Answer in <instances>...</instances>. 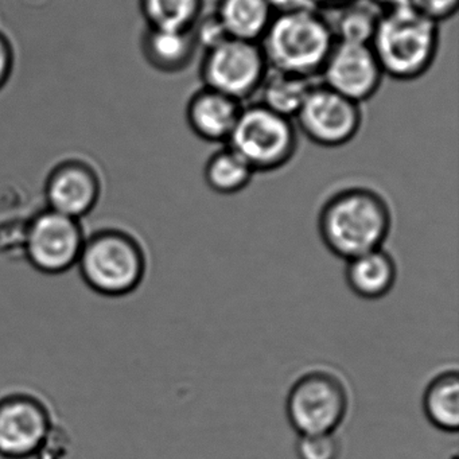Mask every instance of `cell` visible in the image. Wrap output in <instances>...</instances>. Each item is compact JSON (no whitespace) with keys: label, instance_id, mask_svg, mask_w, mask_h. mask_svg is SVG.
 Returning a JSON list of instances; mask_svg holds the SVG:
<instances>
[{"label":"cell","instance_id":"ffe728a7","mask_svg":"<svg viewBox=\"0 0 459 459\" xmlns=\"http://www.w3.org/2000/svg\"><path fill=\"white\" fill-rule=\"evenodd\" d=\"M254 169L230 146L209 158L204 170L206 185L217 195H238L251 184Z\"/></svg>","mask_w":459,"mask_h":459},{"label":"cell","instance_id":"30bf717a","mask_svg":"<svg viewBox=\"0 0 459 459\" xmlns=\"http://www.w3.org/2000/svg\"><path fill=\"white\" fill-rule=\"evenodd\" d=\"M319 77L330 90L361 104L377 93L385 76L370 45L334 42Z\"/></svg>","mask_w":459,"mask_h":459},{"label":"cell","instance_id":"9a60e30c","mask_svg":"<svg viewBox=\"0 0 459 459\" xmlns=\"http://www.w3.org/2000/svg\"><path fill=\"white\" fill-rule=\"evenodd\" d=\"M198 47L192 29L147 28L142 37V53L150 66L162 74H178L189 66Z\"/></svg>","mask_w":459,"mask_h":459},{"label":"cell","instance_id":"d6986e66","mask_svg":"<svg viewBox=\"0 0 459 459\" xmlns=\"http://www.w3.org/2000/svg\"><path fill=\"white\" fill-rule=\"evenodd\" d=\"M316 84V80L268 68L259 90L262 92L260 103L292 120Z\"/></svg>","mask_w":459,"mask_h":459},{"label":"cell","instance_id":"277c9868","mask_svg":"<svg viewBox=\"0 0 459 459\" xmlns=\"http://www.w3.org/2000/svg\"><path fill=\"white\" fill-rule=\"evenodd\" d=\"M227 146L235 150L255 173H270L286 166L298 149L297 130L289 117L262 103L243 107Z\"/></svg>","mask_w":459,"mask_h":459},{"label":"cell","instance_id":"5b68a950","mask_svg":"<svg viewBox=\"0 0 459 459\" xmlns=\"http://www.w3.org/2000/svg\"><path fill=\"white\" fill-rule=\"evenodd\" d=\"M349 391L342 378L326 369L307 370L286 397V415L298 435L334 434L349 411Z\"/></svg>","mask_w":459,"mask_h":459},{"label":"cell","instance_id":"44dd1931","mask_svg":"<svg viewBox=\"0 0 459 459\" xmlns=\"http://www.w3.org/2000/svg\"><path fill=\"white\" fill-rule=\"evenodd\" d=\"M149 28L190 30L203 15L204 0H139Z\"/></svg>","mask_w":459,"mask_h":459},{"label":"cell","instance_id":"52a82bcc","mask_svg":"<svg viewBox=\"0 0 459 459\" xmlns=\"http://www.w3.org/2000/svg\"><path fill=\"white\" fill-rule=\"evenodd\" d=\"M267 71L259 42L228 39L205 52L200 74L204 87L243 103L259 92Z\"/></svg>","mask_w":459,"mask_h":459},{"label":"cell","instance_id":"9c48e42d","mask_svg":"<svg viewBox=\"0 0 459 459\" xmlns=\"http://www.w3.org/2000/svg\"><path fill=\"white\" fill-rule=\"evenodd\" d=\"M23 244L31 264L45 273L68 270L79 260L84 247L77 220L52 209L31 220Z\"/></svg>","mask_w":459,"mask_h":459},{"label":"cell","instance_id":"7a4b0ae2","mask_svg":"<svg viewBox=\"0 0 459 459\" xmlns=\"http://www.w3.org/2000/svg\"><path fill=\"white\" fill-rule=\"evenodd\" d=\"M370 48L384 76L413 82L429 72L439 49V23L410 4L383 10Z\"/></svg>","mask_w":459,"mask_h":459},{"label":"cell","instance_id":"4316f807","mask_svg":"<svg viewBox=\"0 0 459 459\" xmlns=\"http://www.w3.org/2000/svg\"><path fill=\"white\" fill-rule=\"evenodd\" d=\"M318 10L333 9V7L342 6L351 0H316Z\"/></svg>","mask_w":459,"mask_h":459},{"label":"cell","instance_id":"ac0fdd59","mask_svg":"<svg viewBox=\"0 0 459 459\" xmlns=\"http://www.w3.org/2000/svg\"><path fill=\"white\" fill-rule=\"evenodd\" d=\"M230 39L260 42L273 18L267 0H220L216 10Z\"/></svg>","mask_w":459,"mask_h":459},{"label":"cell","instance_id":"8992f818","mask_svg":"<svg viewBox=\"0 0 459 459\" xmlns=\"http://www.w3.org/2000/svg\"><path fill=\"white\" fill-rule=\"evenodd\" d=\"M82 275L96 290L108 295L133 291L144 275L143 254L135 241L117 233L96 236L80 254Z\"/></svg>","mask_w":459,"mask_h":459},{"label":"cell","instance_id":"83f0119b","mask_svg":"<svg viewBox=\"0 0 459 459\" xmlns=\"http://www.w3.org/2000/svg\"><path fill=\"white\" fill-rule=\"evenodd\" d=\"M373 4H377L380 9H391V7L403 6L408 4V0H370Z\"/></svg>","mask_w":459,"mask_h":459},{"label":"cell","instance_id":"2e32d148","mask_svg":"<svg viewBox=\"0 0 459 459\" xmlns=\"http://www.w3.org/2000/svg\"><path fill=\"white\" fill-rule=\"evenodd\" d=\"M335 42L369 45L383 9L370 0H351L342 6L319 10Z\"/></svg>","mask_w":459,"mask_h":459},{"label":"cell","instance_id":"7c38bea8","mask_svg":"<svg viewBox=\"0 0 459 459\" xmlns=\"http://www.w3.org/2000/svg\"><path fill=\"white\" fill-rule=\"evenodd\" d=\"M100 184L95 170L82 160H66L50 173L47 197L50 209L72 219L87 214L95 205Z\"/></svg>","mask_w":459,"mask_h":459},{"label":"cell","instance_id":"7402d4cb","mask_svg":"<svg viewBox=\"0 0 459 459\" xmlns=\"http://www.w3.org/2000/svg\"><path fill=\"white\" fill-rule=\"evenodd\" d=\"M340 442L334 434L299 435L297 455L299 459H338Z\"/></svg>","mask_w":459,"mask_h":459},{"label":"cell","instance_id":"603a6c76","mask_svg":"<svg viewBox=\"0 0 459 459\" xmlns=\"http://www.w3.org/2000/svg\"><path fill=\"white\" fill-rule=\"evenodd\" d=\"M192 31L195 44L198 48H203L205 52L214 49L230 39L216 13L201 15L195 25L193 26Z\"/></svg>","mask_w":459,"mask_h":459},{"label":"cell","instance_id":"484cf974","mask_svg":"<svg viewBox=\"0 0 459 459\" xmlns=\"http://www.w3.org/2000/svg\"><path fill=\"white\" fill-rule=\"evenodd\" d=\"M267 4H270L273 14L318 10L316 0H267Z\"/></svg>","mask_w":459,"mask_h":459},{"label":"cell","instance_id":"d4e9b609","mask_svg":"<svg viewBox=\"0 0 459 459\" xmlns=\"http://www.w3.org/2000/svg\"><path fill=\"white\" fill-rule=\"evenodd\" d=\"M14 66V50L9 39L0 33V90L7 84Z\"/></svg>","mask_w":459,"mask_h":459},{"label":"cell","instance_id":"ba28073f","mask_svg":"<svg viewBox=\"0 0 459 459\" xmlns=\"http://www.w3.org/2000/svg\"><path fill=\"white\" fill-rule=\"evenodd\" d=\"M294 119L313 143L340 147L353 141L359 134L362 125L361 104L318 82Z\"/></svg>","mask_w":459,"mask_h":459},{"label":"cell","instance_id":"e0dca14e","mask_svg":"<svg viewBox=\"0 0 459 459\" xmlns=\"http://www.w3.org/2000/svg\"><path fill=\"white\" fill-rule=\"evenodd\" d=\"M427 420L445 432L459 429V375L456 369H446L429 380L421 397Z\"/></svg>","mask_w":459,"mask_h":459},{"label":"cell","instance_id":"5bb4252c","mask_svg":"<svg viewBox=\"0 0 459 459\" xmlns=\"http://www.w3.org/2000/svg\"><path fill=\"white\" fill-rule=\"evenodd\" d=\"M345 279L351 291L361 299H381L396 284V260L384 248L367 252L346 262Z\"/></svg>","mask_w":459,"mask_h":459},{"label":"cell","instance_id":"6da1fadb","mask_svg":"<svg viewBox=\"0 0 459 459\" xmlns=\"http://www.w3.org/2000/svg\"><path fill=\"white\" fill-rule=\"evenodd\" d=\"M392 230L388 201L369 187L354 186L327 198L318 214L322 243L348 260L383 248Z\"/></svg>","mask_w":459,"mask_h":459},{"label":"cell","instance_id":"cb8c5ba5","mask_svg":"<svg viewBox=\"0 0 459 459\" xmlns=\"http://www.w3.org/2000/svg\"><path fill=\"white\" fill-rule=\"evenodd\" d=\"M408 4L424 17L440 23L455 15L459 0H408Z\"/></svg>","mask_w":459,"mask_h":459},{"label":"cell","instance_id":"8fae6325","mask_svg":"<svg viewBox=\"0 0 459 459\" xmlns=\"http://www.w3.org/2000/svg\"><path fill=\"white\" fill-rule=\"evenodd\" d=\"M49 435V416L36 400L13 397L0 403V455L9 459L37 455Z\"/></svg>","mask_w":459,"mask_h":459},{"label":"cell","instance_id":"3957f363","mask_svg":"<svg viewBox=\"0 0 459 459\" xmlns=\"http://www.w3.org/2000/svg\"><path fill=\"white\" fill-rule=\"evenodd\" d=\"M334 42L326 20L316 10L273 15L259 44L268 68L316 80Z\"/></svg>","mask_w":459,"mask_h":459},{"label":"cell","instance_id":"4fadbf2b","mask_svg":"<svg viewBox=\"0 0 459 459\" xmlns=\"http://www.w3.org/2000/svg\"><path fill=\"white\" fill-rule=\"evenodd\" d=\"M241 109L243 104L240 101L204 87L187 103V125L203 141L228 143Z\"/></svg>","mask_w":459,"mask_h":459}]
</instances>
